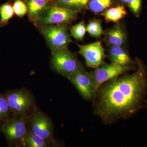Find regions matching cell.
I'll list each match as a JSON object with an SVG mask.
<instances>
[{
	"mask_svg": "<svg viewBox=\"0 0 147 147\" xmlns=\"http://www.w3.org/2000/svg\"><path fill=\"white\" fill-rule=\"evenodd\" d=\"M137 61L134 73L109 81L97 91L95 113L105 123L131 115L142 106L147 77L143 64Z\"/></svg>",
	"mask_w": 147,
	"mask_h": 147,
	"instance_id": "1",
	"label": "cell"
},
{
	"mask_svg": "<svg viewBox=\"0 0 147 147\" xmlns=\"http://www.w3.org/2000/svg\"><path fill=\"white\" fill-rule=\"evenodd\" d=\"M53 68L61 76L69 77L82 65L76 56L67 48L52 52Z\"/></svg>",
	"mask_w": 147,
	"mask_h": 147,
	"instance_id": "3",
	"label": "cell"
},
{
	"mask_svg": "<svg viewBox=\"0 0 147 147\" xmlns=\"http://www.w3.org/2000/svg\"><path fill=\"white\" fill-rule=\"evenodd\" d=\"M54 1L57 6L78 12L87 5L89 0H55Z\"/></svg>",
	"mask_w": 147,
	"mask_h": 147,
	"instance_id": "14",
	"label": "cell"
},
{
	"mask_svg": "<svg viewBox=\"0 0 147 147\" xmlns=\"http://www.w3.org/2000/svg\"><path fill=\"white\" fill-rule=\"evenodd\" d=\"M14 13L13 6L9 3H5L0 6V28L8 24Z\"/></svg>",
	"mask_w": 147,
	"mask_h": 147,
	"instance_id": "17",
	"label": "cell"
},
{
	"mask_svg": "<svg viewBox=\"0 0 147 147\" xmlns=\"http://www.w3.org/2000/svg\"><path fill=\"white\" fill-rule=\"evenodd\" d=\"M131 65H121L117 64L104 63L91 72L96 94L105 82L118 78L119 76L132 69Z\"/></svg>",
	"mask_w": 147,
	"mask_h": 147,
	"instance_id": "4",
	"label": "cell"
},
{
	"mask_svg": "<svg viewBox=\"0 0 147 147\" xmlns=\"http://www.w3.org/2000/svg\"><path fill=\"white\" fill-rule=\"evenodd\" d=\"M112 4V0H90L89 3L90 9L95 13L103 11Z\"/></svg>",
	"mask_w": 147,
	"mask_h": 147,
	"instance_id": "20",
	"label": "cell"
},
{
	"mask_svg": "<svg viewBox=\"0 0 147 147\" xmlns=\"http://www.w3.org/2000/svg\"><path fill=\"white\" fill-rule=\"evenodd\" d=\"M12 6L14 13L18 17H23L28 13V7L21 0H16Z\"/></svg>",
	"mask_w": 147,
	"mask_h": 147,
	"instance_id": "22",
	"label": "cell"
},
{
	"mask_svg": "<svg viewBox=\"0 0 147 147\" xmlns=\"http://www.w3.org/2000/svg\"><path fill=\"white\" fill-rule=\"evenodd\" d=\"M142 0H127L129 7L136 16H138L141 10Z\"/></svg>",
	"mask_w": 147,
	"mask_h": 147,
	"instance_id": "23",
	"label": "cell"
},
{
	"mask_svg": "<svg viewBox=\"0 0 147 147\" xmlns=\"http://www.w3.org/2000/svg\"><path fill=\"white\" fill-rule=\"evenodd\" d=\"M124 3H127V0H121Z\"/></svg>",
	"mask_w": 147,
	"mask_h": 147,
	"instance_id": "24",
	"label": "cell"
},
{
	"mask_svg": "<svg viewBox=\"0 0 147 147\" xmlns=\"http://www.w3.org/2000/svg\"><path fill=\"white\" fill-rule=\"evenodd\" d=\"M10 108L5 94L0 93V125L9 119Z\"/></svg>",
	"mask_w": 147,
	"mask_h": 147,
	"instance_id": "18",
	"label": "cell"
},
{
	"mask_svg": "<svg viewBox=\"0 0 147 147\" xmlns=\"http://www.w3.org/2000/svg\"><path fill=\"white\" fill-rule=\"evenodd\" d=\"M86 28L89 34L95 38L99 37L103 33L101 21L98 19H94L90 21Z\"/></svg>",
	"mask_w": 147,
	"mask_h": 147,
	"instance_id": "19",
	"label": "cell"
},
{
	"mask_svg": "<svg viewBox=\"0 0 147 147\" xmlns=\"http://www.w3.org/2000/svg\"><path fill=\"white\" fill-rule=\"evenodd\" d=\"M48 0H27L28 15L34 23L50 5Z\"/></svg>",
	"mask_w": 147,
	"mask_h": 147,
	"instance_id": "11",
	"label": "cell"
},
{
	"mask_svg": "<svg viewBox=\"0 0 147 147\" xmlns=\"http://www.w3.org/2000/svg\"><path fill=\"white\" fill-rule=\"evenodd\" d=\"M31 131L33 133L46 140L52 138L53 126L52 122L44 113L38 111L31 118Z\"/></svg>",
	"mask_w": 147,
	"mask_h": 147,
	"instance_id": "10",
	"label": "cell"
},
{
	"mask_svg": "<svg viewBox=\"0 0 147 147\" xmlns=\"http://www.w3.org/2000/svg\"><path fill=\"white\" fill-rule=\"evenodd\" d=\"M125 39V34L119 26L109 30L106 34V40L111 45L121 46L124 43Z\"/></svg>",
	"mask_w": 147,
	"mask_h": 147,
	"instance_id": "13",
	"label": "cell"
},
{
	"mask_svg": "<svg viewBox=\"0 0 147 147\" xmlns=\"http://www.w3.org/2000/svg\"><path fill=\"white\" fill-rule=\"evenodd\" d=\"M78 46L79 53L85 59L88 67L96 68L103 63L105 55V50L101 42L96 41L87 45Z\"/></svg>",
	"mask_w": 147,
	"mask_h": 147,
	"instance_id": "9",
	"label": "cell"
},
{
	"mask_svg": "<svg viewBox=\"0 0 147 147\" xmlns=\"http://www.w3.org/2000/svg\"><path fill=\"white\" fill-rule=\"evenodd\" d=\"M69 80L84 99L91 100L96 96L91 74L86 71L82 65L71 75Z\"/></svg>",
	"mask_w": 147,
	"mask_h": 147,
	"instance_id": "7",
	"label": "cell"
},
{
	"mask_svg": "<svg viewBox=\"0 0 147 147\" xmlns=\"http://www.w3.org/2000/svg\"><path fill=\"white\" fill-rule=\"evenodd\" d=\"M0 130L11 144L23 141L28 131L26 122L19 118L9 119L5 121L0 125Z\"/></svg>",
	"mask_w": 147,
	"mask_h": 147,
	"instance_id": "8",
	"label": "cell"
},
{
	"mask_svg": "<svg viewBox=\"0 0 147 147\" xmlns=\"http://www.w3.org/2000/svg\"><path fill=\"white\" fill-rule=\"evenodd\" d=\"M55 0H48V1H49V2L50 1H54Z\"/></svg>",
	"mask_w": 147,
	"mask_h": 147,
	"instance_id": "25",
	"label": "cell"
},
{
	"mask_svg": "<svg viewBox=\"0 0 147 147\" xmlns=\"http://www.w3.org/2000/svg\"><path fill=\"white\" fill-rule=\"evenodd\" d=\"M70 34L75 39L83 40L86 32V28L84 21L72 26L70 29Z\"/></svg>",
	"mask_w": 147,
	"mask_h": 147,
	"instance_id": "21",
	"label": "cell"
},
{
	"mask_svg": "<svg viewBox=\"0 0 147 147\" xmlns=\"http://www.w3.org/2000/svg\"><path fill=\"white\" fill-rule=\"evenodd\" d=\"M40 31L45 37L52 52L67 48L71 42L65 24L40 26Z\"/></svg>",
	"mask_w": 147,
	"mask_h": 147,
	"instance_id": "2",
	"label": "cell"
},
{
	"mask_svg": "<svg viewBox=\"0 0 147 147\" xmlns=\"http://www.w3.org/2000/svg\"><path fill=\"white\" fill-rule=\"evenodd\" d=\"M11 113L16 115H26L33 103L31 94L25 89L8 90L5 94Z\"/></svg>",
	"mask_w": 147,
	"mask_h": 147,
	"instance_id": "6",
	"label": "cell"
},
{
	"mask_svg": "<svg viewBox=\"0 0 147 147\" xmlns=\"http://www.w3.org/2000/svg\"><path fill=\"white\" fill-rule=\"evenodd\" d=\"M127 13L123 6L119 5L107 9L102 15L107 22H117L123 18Z\"/></svg>",
	"mask_w": 147,
	"mask_h": 147,
	"instance_id": "15",
	"label": "cell"
},
{
	"mask_svg": "<svg viewBox=\"0 0 147 147\" xmlns=\"http://www.w3.org/2000/svg\"><path fill=\"white\" fill-rule=\"evenodd\" d=\"M109 57L112 63L129 66L132 61L128 54L121 46L112 45L109 50Z\"/></svg>",
	"mask_w": 147,
	"mask_h": 147,
	"instance_id": "12",
	"label": "cell"
},
{
	"mask_svg": "<svg viewBox=\"0 0 147 147\" xmlns=\"http://www.w3.org/2000/svg\"><path fill=\"white\" fill-rule=\"evenodd\" d=\"M26 146L28 147H45L47 146V140L42 139L33 133L28 131L23 140Z\"/></svg>",
	"mask_w": 147,
	"mask_h": 147,
	"instance_id": "16",
	"label": "cell"
},
{
	"mask_svg": "<svg viewBox=\"0 0 147 147\" xmlns=\"http://www.w3.org/2000/svg\"><path fill=\"white\" fill-rule=\"evenodd\" d=\"M77 12L59 7L50 6L40 16L35 22L40 26L59 24H66L75 19Z\"/></svg>",
	"mask_w": 147,
	"mask_h": 147,
	"instance_id": "5",
	"label": "cell"
}]
</instances>
